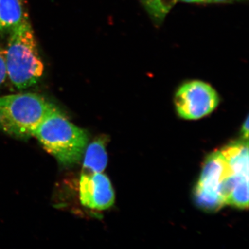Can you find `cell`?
I'll return each instance as SVG.
<instances>
[{"label": "cell", "mask_w": 249, "mask_h": 249, "mask_svg": "<svg viewBox=\"0 0 249 249\" xmlns=\"http://www.w3.org/2000/svg\"><path fill=\"white\" fill-rule=\"evenodd\" d=\"M105 139L99 138L88 145L85 150L82 173H103L107 164Z\"/></svg>", "instance_id": "9c48e42d"}, {"label": "cell", "mask_w": 249, "mask_h": 249, "mask_svg": "<svg viewBox=\"0 0 249 249\" xmlns=\"http://www.w3.org/2000/svg\"><path fill=\"white\" fill-rule=\"evenodd\" d=\"M29 20L24 0H0V33Z\"/></svg>", "instance_id": "ba28073f"}, {"label": "cell", "mask_w": 249, "mask_h": 249, "mask_svg": "<svg viewBox=\"0 0 249 249\" xmlns=\"http://www.w3.org/2000/svg\"><path fill=\"white\" fill-rule=\"evenodd\" d=\"M243 133H244V137H245V139H248V136H249V118L248 117H247V120H246L245 124H244Z\"/></svg>", "instance_id": "7c38bea8"}, {"label": "cell", "mask_w": 249, "mask_h": 249, "mask_svg": "<svg viewBox=\"0 0 249 249\" xmlns=\"http://www.w3.org/2000/svg\"><path fill=\"white\" fill-rule=\"evenodd\" d=\"M41 145L63 166H73L83 159L88 134L67 119L55 107L34 132Z\"/></svg>", "instance_id": "7a4b0ae2"}, {"label": "cell", "mask_w": 249, "mask_h": 249, "mask_svg": "<svg viewBox=\"0 0 249 249\" xmlns=\"http://www.w3.org/2000/svg\"><path fill=\"white\" fill-rule=\"evenodd\" d=\"M10 31L4 50L7 78L18 89H26L37 84L42 78L43 62L29 19Z\"/></svg>", "instance_id": "6da1fadb"}, {"label": "cell", "mask_w": 249, "mask_h": 249, "mask_svg": "<svg viewBox=\"0 0 249 249\" xmlns=\"http://www.w3.org/2000/svg\"><path fill=\"white\" fill-rule=\"evenodd\" d=\"M232 172L233 186L249 182L248 140L230 144L220 151Z\"/></svg>", "instance_id": "52a82bcc"}, {"label": "cell", "mask_w": 249, "mask_h": 249, "mask_svg": "<svg viewBox=\"0 0 249 249\" xmlns=\"http://www.w3.org/2000/svg\"><path fill=\"white\" fill-rule=\"evenodd\" d=\"M6 78H7V71H6V60H5V52L0 45V88L4 84Z\"/></svg>", "instance_id": "8fae6325"}, {"label": "cell", "mask_w": 249, "mask_h": 249, "mask_svg": "<svg viewBox=\"0 0 249 249\" xmlns=\"http://www.w3.org/2000/svg\"><path fill=\"white\" fill-rule=\"evenodd\" d=\"M232 172L220 151L211 154L205 161L195 191L197 204L205 211H218L226 205L232 186Z\"/></svg>", "instance_id": "277c9868"}, {"label": "cell", "mask_w": 249, "mask_h": 249, "mask_svg": "<svg viewBox=\"0 0 249 249\" xmlns=\"http://www.w3.org/2000/svg\"><path fill=\"white\" fill-rule=\"evenodd\" d=\"M79 197L83 206L96 211L109 209L115 201L112 185L102 173H81Z\"/></svg>", "instance_id": "8992f818"}, {"label": "cell", "mask_w": 249, "mask_h": 249, "mask_svg": "<svg viewBox=\"0 0 249 249\" xmlns=\"http://www.w3.org/2000/svg\"><path fill=\"white\" fill-rule=\"evenodd\" d=\"M205 1L209 2H227V1H232V0H204Z\"/></svg>", "instance_id": "4fadbf2b"}, {"label": "cell", "mask_w": 249, "mask_h": 249, "mask_svg": "<svg viewBox=\"0 0 249 249\" xmlns=\"http://www.w3.org/2000/svg\"><path fill=\"white\" fill-rule=\"evenodd\" d=\"M55 107L37 93L0 96V130L15 138H30Z\"/></svg>", "instance_id": "3957f363"}, {"label": "cell", "mask_w": 249, "mask_h": 249, "mask_svg": "<svg viewBox=\"0 0 249 249\" xmlns=\"http://www.w3.org/2000/svg\"><path fill=\"white\" fill-rule=\"evenodd\" d=\"M150 17L155 22L160 23L176 4L178 0H142Z\"/></svg>", "instance_id": "30bf717a"}, {"label": "cell", "mask_w": 249, "mask_h": 249, "mask_svg": "<svg viewBox=\"0 0 249 249\" xmlns=\"http://www.w3.org/2000/svg\"><path fill=\"white\" fill-rule=\"evenodd\" d=\"M219 102L215 90L199 80L182 85L175 98L178 116L187 120H196L209 115L217 107Z\"/></svg>", "instance_id": "5b68a950"}, {"label": "cell", "mask_w": 249, "mask_h": 249, "mask_svg": "<svg viewBox=\"0 0 249 249\" xmlns=\"http://www.w3.org/2000/svg\"><path fill=\"white\" fill-rule=\"evenodd\" d=\"M181 1H186V2L189 3H196V2H204V0H181Z\"/></svg>", "instance_id": "5bb4252c"}]
</instances>
